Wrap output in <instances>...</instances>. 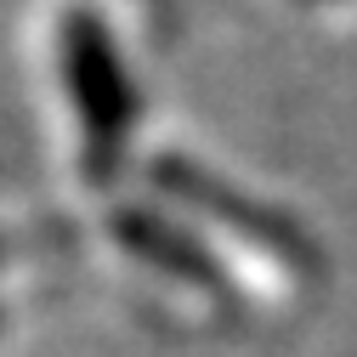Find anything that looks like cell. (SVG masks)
<instances>
[{
    "label": "cell",
    "mask_w": 357,
    "mask_h": 357,
    "mask_svg": "<svg viewBox=\"0 0 357 357\" xmlns=\"http://www.w3.org/2000/svg\"><path fill=\"white\" fill-rule=\"evenodd\" d=\"M57 46H63V79L79 108V130H85V165L108 170L125 148L130 108H137L130 102V79L119 68V52L91 12H68L57 29Z\"/></svg>",
    "instance_id": "1"
}]
</instances>
